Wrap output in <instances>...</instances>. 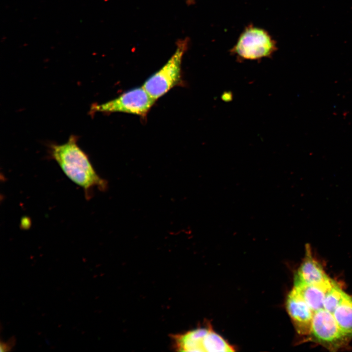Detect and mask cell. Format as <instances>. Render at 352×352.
<instances>
[{"instance_id": "6da1fadb", "label": "cell", "mask_w": 352, "mask_h": 352, "mask_svg": "<svg viewBox=\"0 0 352 352\" xmlns=\"http://www.w3.org/2000/svg\"><path fill=\"white\" fill-rule=\"evenodd\" d=\"M77 142L78 137L72 135L64 144H51L49 153L66 176L83 189L86 198L89 199L94 188L103 191L107 184L97 174L88 155Z\"/></svg>"}, {"instance_id": "7a4b0ae2", "label": "cell", "mask_w": 352, "mask_h": 352, "mask_svg": "<svg viewBox=\"0 0 352 352\" xmlns=\"http://www.w3.org/2000/svg\"><path fill=\"white\" fill-rule=\"evenodd\" d=\"M173 347L180 352H233L234 348L210 329L200 328L172 336Z\"/></svg>"}, {"instance_id": "3957f363", "label": "cell", "mask_w": 352, "mask_h": 352, "mask_svg": "<svg viewBox=\"0 0 352 352\" xmlns=\"http://www.w3.org/2000/svg\"><path fill=\"white\" fill-rule=\"evenodd\" d=\"M187 45L186 40L179 42L176 52L166 64L144 83L142 87L155 100L179 83L181 60Z\"/></svg>"}, {"instance_id": "277c9868", "label": "cell", "mask_w": 352, "mask_h": 352, "mask_svg": "<svg viewBox=\"0 0 352 352\" xmlns=\"http://www.w3.org/2000/svg\"><path fill=\"white\" fill-rule=\"evenodd\" d=\"M277 49L276 43L263 29L250 25L231 50L239 59L256 60L270 57Z\"/></svg>"}, {"instance_id": "5b68a950", "label": "cell", "mask_w": 352, "mask_h": 352, "mask_svg": "<svg viewBox=\"0 0 352 352\" xmlns=\"http://www.w3.org/2000/svg\"><path fill=\"white\" fill-rule=\"evenodd\" d=\"M155 101L142 87L125 92L107 102L94 104L90 110L92 113L120 112L144 116Z\"/></svg>"}, {"instance_id": "8992f818", "label": "cell", "mask_w": 352, "mask_h": 352, "mask_svg": "<svg viewBox=\"0 0 352 352\" xmlns=\"http://www.w3.org/2000/svg\"><path fill=\"white\" fill-rule=\"evenodd\" d=\"M309 335L313 341L332 351L344 347L349 338L340 330L333 314L324 308L314 312Z\"/></svg>"}, {"instance_id": "52a82bcc", "label": "cell", "mask_w": 352, "mask_h": 352, "mask_svg": "<svg viewBox=\"0 0 352 352\" xmlns=\"http://www.w3.org/2000/svg\"><path fill=\"white\" fill-rule=\"evenodd\" d=\"M295 279L317 287L325 292L335 284L325 273L321 264L312 256L309 244L305 246V255L294 276Z\"/></svg>"}, {"instance_id": "ba28073f", "label": "cell", "mask_w": 352, "mask_h": 352, "mask_svg": "<svg viewBox=\"0 0 352 352\" xmlns=\"http://www.w3.org/2000/svg\"><path fill=\"white\" fill-rule=\"evenodd\" d=\"M286 306L297 332L309 335L314 312L294 287L287 295Z\"/></svg>"}, {"instance_id": "9c48e42d", "label": "cell", "mask_w": 352, "mask_h": 352, "mask_svg": "<svg viewBox=\"0 0 352 352\" xmlns=\"http://www.w3.org/2000/svg\"><path fill=\"white\" fill-rule=\"evenodd\" d=\"M293 287L299 292L313 312L324 308V300L326 292L295 279Z\"/></svg>"}, {"instance_id": "30bf717a", "label": "cell", "mask_w": 352, "mask_h": 352, "mask_svg": "<svg viewBox=\"0 0 352 352\" xmlns=\"http://www.w3.org/2000/svg\"><path fill=\"white\" fill-rule=\"evenodd\" d=\"M333 315L344 334L348 337H352V297L345 293Z\"/></svg>"}, {"instance_id": "8fae6325", "label": "cell", "mask_w": 352, "mask_h": 352, "mask_svg": "<svg viewBox=\"0 0 352 352\" xmlns=\"http://www.w3.org/2000/svg\"><path fill=\"white\" fill-rule=\"evenodd\" d=\"M345 292L336 283L326 292L324 308L333 314L342 302Z\"/></svg>"}, {"instance_id": "7c38bea8", "label": "cell", "mask_w": 352, "mask_h": 352, "mask_svg": "<svg viewBox=\"0 0 352 352\" xmlns=\"http://www.w3.org/2000/svg\"><path fill=\"white\" fill-rule=\"evenodd\" d=\"M13 341L12 340V341L10 340L6 342H1L0 346V351L1 352L9 351L13 347Z\"/></svg>"}, {"instance_id": "4fadbf2b", "label": "cell", "mask_w": 352, "mask_h": 352, "mask_svg": "<svg viewBox=\"0 0 352 352\" xmlns=\"http://www.w3.org/2000/svg\"><path fill=\"white\" fill-rule=\"evenodd\" d=\"M194 0H187L188 3L191 4Z\"/></svg>"}]
</instances>
